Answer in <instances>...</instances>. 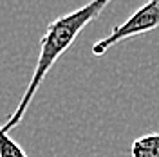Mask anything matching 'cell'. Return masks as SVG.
<instances>
[{"instance_id":"3957f363","label":"cell","mask_w":159,"mask_h":157,"mask_svg":"<svg viewBox=\"0 0 159 157\" xmlns=\"http://www.w3.org/2000/svg\"><path fill=\"white\" fill-rule=\"evenodd\" d=\"M132 157H159V134H147L138 137L130 146Z\"/></svg>"},{"instance_id":"6da1fadb","label":"cell","mask_w":159,"mask_h":157,"mask_svg":"<svg viewBox=\"0 0 159 157\" xmlns=\"http://www.w3.org/2000/svg\"><path fill=\"white\" fill-rule=\"evenodd\" d=\"M107 4H109V0H92V2L81 6L78 9L54 18L47 25L45 34L40 40V54H38V60H36V67H34V72H33V78H31L29 85H27L24 96L20 99L18 107L15 108V112L2 125V130L6 134L24 119L31 101L34 98V94L38 92L40 85L43 83L45 76L52 69V65L72 45V42L83 31V27L87 24H90L94 18H98V15L107 7Z\"/></svg>"},{"instance_id":"7a4b0ae2","label":"cell","mask_w":159,"mask_h":157,"mask_svg":"<svg viewBox=\"0 0 159 157\" xmlns=\"http://www.w3.org/2000/svg\"><path fill=\"white\" fill-rule=\"evenodd\" d=\"M159 27V0H150L145 6L136 9L123 24L114 25L105 38L98 40L92 45L94 56H103L107 51L119 42L132 36H139L143 33H148Z\"/></svg>"},{"instance_id":"277c9868","label":"cell","mask_w":159,"mask_h":157,"mask_svg":"<svg viewBox=\"0 0 159 157\" xmlns=\"http://www.w3.org/2000/svg\"><path fill=\"white\" fill-rule=\"evenodd\" d=\"M0 157H27L24 148L13 137H9V134L2 130V125H0Z\"/></svg>"}]
</instances>
